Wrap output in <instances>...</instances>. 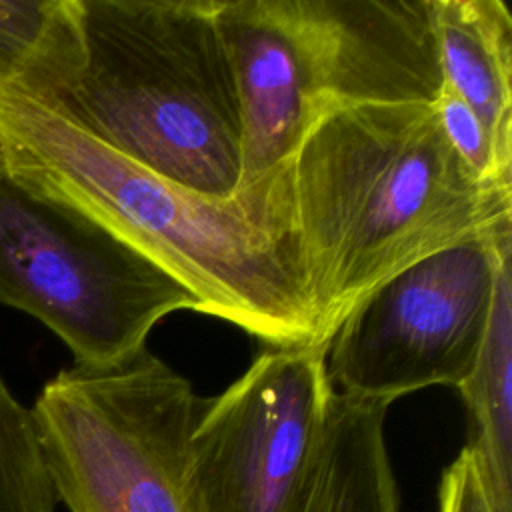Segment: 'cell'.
I'll use <instances>...</instances> for the list:
<instances>
[{"instance_id":"obj_9","label":"cell","mask_w":512,"mask_h":512,"mask_svg":"<svg viewBox=\"0 0 512 512\" xmlns=\"http://www.w3.org/2000/svg\"><path fill=\"white\" fill-rule=\"evenodd\" d=\"M442 86L512 156V14L502 0H430Z\"/></svg>"},{"instance_id":"obj_15","label":"cell","mask_w":512,"mask_h":512,"mask_svg":"<svg viewBox=\"0 0 512 512\" xmlns=\"http://www.w3.org/2000/svg\"><path fill=\"white\" fill-rule=\"evenodd\" d=\"M438 512H492L474 462L462 448L438 484Z\"/></svg>"},{"instance_id":"obj_7","label":"cell","mask_w":512,"mask_h":512,"mask_svg":"<svg viewBox=\"0 0 512 512\" xmlns=\"http://www.w3.org/2000/svg\"><path fill=\"white\" fill-rule=\"evenodd\" d=\"M512 228L442 248L362 296L334 330L326 372L342 394L392 404L472 374Z\"/></svg>"},{"instance_id":"obj_8","label":"cell","mask_w":512,"mask_h":512,"mask_svg":"<svg viewBox=\"0 0 512 512\" xmlns=\"http://www.w3.org/2000/svg\"><path fill=\"white\" fill-rule=\"evenodd\" d=\"M328 346L270 348L216 398L190 436L202 512H306L334 388Z\"/></svg>"},{"instance_id":"obj_4","label":"cell","mask_w":512,"mask_h":512,"mask_svg":"<svg viewBox=\"0 0 512 512\" xmlns=\"http://www.w3.org/2000/svg\"><path fill=\"white\" fill-rule=\"evenodd\" d=\"M242 110L246 188L326 116L368 102H434L430 0H220Z\"/></svg>"},{"instance_id":"obj_12","label":"cell","mask_w":512,"mask_h":512,"mask_svg":"<svg viewBox=\"0 0 512 512\" xmlns=\"http://www.w3.org/2000/svg\"><path fill=\"white\" fill-rule=\"evenodd\" d=\"M84 58L78 0H0V84L50 104Z\"/></svg>"},{"instance_id":"obj_2","label":"cell","mask_w":512,"mask_h":512,"mask_svg":"<svg viewBox=\"0 0 512 512\" xmlns=\"http://www.w3.org/2000/svg\"><path fill=\"white\" fill-rule=\"evenodd\" d=\"M284 166L322 344L382 280L442 248L512 228V190L486 186L466 168L434 102L332 112Z\"/></svg>"},{"instance_id":"obj_1","label":"cell","mask_w":512,"mask_h":512,"mask_svg":"<svg viewBox=\"0 0 512 512\" xmlns=\"http://www.w3.org/2000/svg\"><path fill=\"white\" fill-rule=\"evenodd\" d=\"M0 142L12 178L126 238L174 276L200 312L270 348L322 344L292 234L284 164L214 200L138 166L2 84Z\"/></svg>"},{"instance_id":"obj_14","label":"cell","mask_w":512,"mask_h":512,"mask_svg":"<svg viewBox=\"0 0 512 512\" xmlns=\"http://www.w3.org/2000/svg\"><path fill=\"white\" fill-rule=\"evenodd\" d=\"M434 110L446 140L466 168L486 186L512 190V156L496 148L474 110L446 86L440 88Z\"/></svg>"},{"instance_id":"obj_10","label":"cell","mask_w":512,"mask_h":512,"mask_svg":"<svg viewBox=\"0 0 512 512\" xmlns=\"http://www.w3.org/2000/svg\"><path fill=\"white\" fill-rule=\"evenodd\" d=\"M468 412L464 450L492 512H512V260L496 280L484 342L460 384Z\"/></svg>"},{"instance_id":"obj_5","label":"cell","mask_w":512,"mask_h":512,"mask_svg":"<svg viewBox=\"0 0 512 512\" xmlns=\"http://www.w3.org/2000/svg\"><path fill=\"white\" fill-rule=\"evenodd\" d=\"M204 404L146 346L56 374L30 410L58 504L68 512H202L190 436Z\"/></svg>"},{"instance_id":"obj_6","label":"cell","mask_w":512,"mask_h":512,"mask_svg":"<svg viewBox=\"0 0 512 512\" xmlns=\"http://www.w3.org/2000/svg\"><path fill=\"white\" fill-rule=\"evenodd\" d=\"M0 304L48 326L76 366H104L146 346L150 330L198 300L126 238L0 174Z\"/></svg>"},{"instance_id":"obj_16","label":"cell","mask_w":512,"mask_h":512,"mask_svg":"<svg viewBox=\"0 0 512 512\" xmlns=\"http://www.w3.org/2000/svg\"><path fill=\"white\" fill-rule=\"evenodd\" d=\"M6 172V160H4V152H2V142H0V174Z\"/></svg>"},{"instance_id":"obj_13","label":"cell","mask_w":512,"mask_h":512,"mask_svg":"<svg viewBox=\"0 0 512 512\" xmlns=\"http://www.w3.org/2000/svg\"><path fill=\"white\" fill-rule=\"evenodd\" d=\"M56 506L32 410L0 378V512H54Z\"/></svg>"},{"instance_id":"obj_3","label":"cell","mask_w":512,"mask_h":512,"mask_svg":"<svg viewBox=\"0 0 512 512\" xmlns=\"http://www.w3.org/2000/svg\"><path fill=\"white\" fill-rule=\"evenodd\" d=\"M220 0H78L84 58L44 104L138 166L236 196L242 110Z\"/></svg>"},{"instance_id":"obj_11","label":"cell","mask_w":512,"mask_h":512,"mask_svg":"<svg viewBox=\"0 0 512 512\" xmlns=\"http://www.w3.org/2000/svg\"><path fill=\"white\" fill-rule=\"evenodd\" d=\"M388 408L386 402L334 390L306 512H400L384 434Z\"/></svg>"}]
</instances>
